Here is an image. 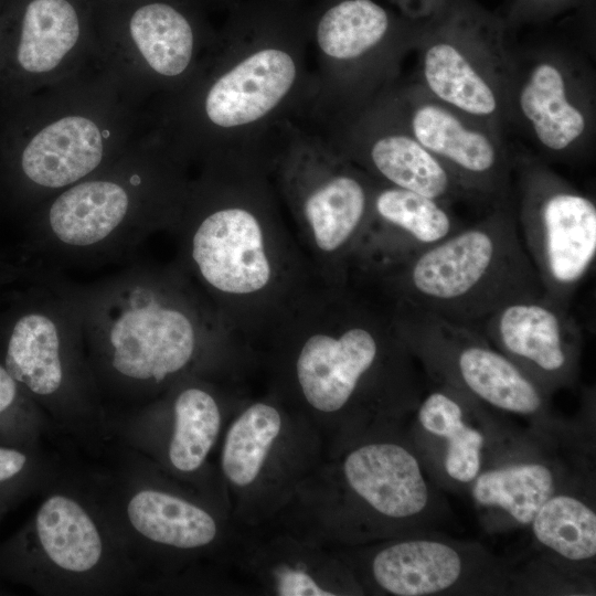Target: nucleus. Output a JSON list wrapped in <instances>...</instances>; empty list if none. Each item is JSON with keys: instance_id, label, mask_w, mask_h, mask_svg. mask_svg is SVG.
Instances as JSON below:
<instances>
[{"instance_id": "nucleus-1", "label": "nucleus", "mask_w": 596, "mask_h": 596, "mask_svg": "<svg viewBox=\"0 0 596 596\" xmlns=\"http://www.w3.org/2000/svg\"><path fill=\"white\" fill-rule=\"evenodd\" d=\"M268 337L296 392L318 413L336 414L358 402L405 403L415 395L413 354L387 308L352 284H316Z\"/></svg>"}, {"instance_id": "nucleus-2", "label": "nucleus", "mask_w": 596, "mask_h": 596, "mask_svg": "<svg viewBox=\"0 0 596 596\" xmlns=\"http://www.w3.org/2000/svg\"><path fill=\"white\" fill-rule=\"evenodd\" d=\"M221 202L194 226L190 258L238 337L267 336L316 284L259 171L236 162Z\"/></svg>"}, {"instance_id": "nucleus-3", "label": "nucleus", "mask_w": 596, "mask_h": 596, "mask_svg": "<svg viewBox=\"0 0 596 596\" xmlns=\"http://www.w3.org/2000/svg\"><path fill=\"white\" fill-rule=\"evenodd\" d=\"M353 281L372 284L384 305L418 308L476 331L501 307L545 295L521 242L512 202Z\"/></svg>"}, {"instance_id": "nucleus-4", "label": "nucleus", "mask_w": 596, "mask_h": 596, "mask_svg": "<svg viewBox=\"0 0 596 596\" xmlns=\"http://www.w3.org/2000/svg\"><path fill=\"white\" fill-rule=\"evenodd\" d=\"M13 574L47 594H103L139 584L138 572L81 479L60 475L7 547Z\"/></svg>"}, {"instance_id": "nucleus-5", "label": "nucleus", "mask_w": 596, "mask_h": 596, "mask_svg": "<svg viewBox=\"0 0 596 596\" xmlns=\"http://www.w3.org/2000/svg\"><path fill=\"white\" fill-rule=\"evenodd\" d=\"M279 174L316 278L327 286L351 284L377 181L347 158L316 149L290 153Z\"/></svg>"}, {"instance_id": "nucleus-6", "label": "nucleus", "mask_w": 596, "mask_h": 596, "mask_svg": "<svg viewBox=\"0 0 596 596\" xmlns=\"http://www.w3.org/2000/svg\"><path fill=\"white\" fill-rule=\"evenodd\" d=\"M114 471L81 479L125 546L139 578L161 552L209 547L219 535L213 514L168 490L149 467L124 454Z\"/></svg>"}, {"instance_id": "nucleus-7", "label": "nucleus", "mask_w": 596, "mask_h": 596, "mask_svg": "<svg viewBox=\"0 0 596 596\" xmlns=\"http://www.w3.org/2000/svg\"><path fill=\"white\" fill-rule=\"evenodd\" d=\"M519 235L544 294L568 308L596 256V205L547 168L519 173Z\"/></svg>"}, {"instance_id": "nucleus-8", "label": "nucleus", "mask_w": 596, "mask_h": 596, "mask_svg": "<svg viewBox=\"0 0 596 596\" xmlns=\"http://www.w3.org/2000/svg\"><path fill=\"white\" fill-rule=\"evenodd\" d=\"M387 309L409 352L443 385L511 413L532 415L543 408L544 392L480 332L418 308Z\"/></svg>"}, {"instance_id": "nucleus-9", "label": "nucleus", "mask_w": 596, "mask_h": 596, "mask_svg": "<svg viewBox=\"0 0 596 596\" xmlns=\"http://www.w3.org/2000/svg\"><path fill=\"white\" fill-rule=\"evenodd\" d=\"M105 422L108 438L117 441L125 455L190 476L207 459L222 416L219 402L209 390L188 385L172 398L168 421L155 411H134L107 414Z\"/></svg>"}, {"instance_id": "nucleus-10", "label": "nucleus", "mask_w": 596, "mask_h": 596, "mask_svg": "<svg viewBox=\"0 0 596 596\" xmlns=\"http://www.w3.org/2000/svg\"><path fill=\"white\" fill-rule=\"evenodd\" d=\"M543 392L574 375L582 344L576 320L545 295L510 302L477 330Z\"/></svg>"}, {"instance_id": "nucleus-11", "label": "nucleus", "mask_w": 596, "mask_h": 596, "mask_svg": "<svg viewBox=\"0 0 596 596\" xmlns=\"http://www.w3.org/2000/svg\"><path fill=\"white\" fill-rule=\"evenodd\" d=\"M199 348L191 313L150 299L125 310L110 328L108 364L123 380L158 386L185 371Z\"/></svg>"}, {"instance_id": "nucleus-12", "label": "nucleus", "mask_w": 596, "mask_h": 596, "mask_svg": "<svg viewBox=\"0 0 596 596\" xmlns=\"http://www.w3.org/2000/svg\"><path fill=\"white\" fill-rule=\"evenodd\" d=\"M473 199L492 205L510 199L511 167L498 141L477 123L437 99L414 104L408 130Z\"/></svg>"}, {"instance_id": "nucleus-13", "label": "nucleus", "mask_w": 596, "mask_h": 596, "mask_svg": "<svg viewBox=\"0 0 596 596\" xmlns=\"http://www.w3.org/2000/svg\"><path fill=\"white\" fill-rule=\"evenodd\" d=\"M462 226L450 205L376 182L371 215L353 258L351 279L424 251Z\"/></svg>"}, {"instance_id": "nucleus-14", "label": "nucleus", "mask_w": 596, "mask_h": 596, "mask_svg": "<svg viewBox=\"0 0 596 596\" xmlns=\"http://www.w3.org/2000/svg\"><path fill=\"white\" fill-rule=\"evenodd\" d=\"M298 77L295 56L279 46L249 52L210 87L204 109L216 127H249L272 114L289 95Z\"/></svg>"}, {"instance_id": "nucleus-15", "label": "nucleus", "mask_w": 596, "mask_h": 596, "mask_svg": "<svg viewBox=\"0 0 596 596\" xmlns=\"http://www.w3.org/2000/svg\"><path fill=\"white\" fill-rule=\"evenodd\" d=\"M350 489L369 508L390 519H408L428 502L417 458L395 443H370L347 455L342 466Z\"/></svg>"}, {"instance_id": "nucleus-16", "label": "nucleus", "mask_w": 596, "mask_h": 596, "mask_svg": "<svg viewBox=\"0 0 596 596\" xmlns=\"http://www.w3.org/2000/svg\"><path fill=\"white\" fill-rule=\"evenodd\" d=\"M565 66L556 57L533 62L519 82L517 102L536 141L550 153L565 155L588 128Z\"/></svg>"}, {"instance_id": "nucleus-17", "label": "nucleus", "mask_w": 596, "mask_h": 596, "mask_svg": "<svg viewBox=\"0 0 596 596\" xmlns=\"http://www.w3.org/2000/svg\"><path fill=\"white\" fill-rule=\"evenodd\" d=\"M362 170L381 183L409 190L450 205L471 200L453 173L408 131H389L354 156Z\"/></svg>"}, {"instance_id": "nucleus-18", "label": "nucleus", "mask_w": 596, "mask_h": 596, "mask_svg": "<svg viewBox=\"0 0 596 596\" xmlns=\"http://www.w3.org/2000/svg\"><path fill=\"white\" fill-rule=\"evenodd\" d=\"M422 75L433 98L475 121L493 120L500 110L493 75L462 44L445 39L429 43L422 54Z\"/></svg>"}, {"instance_id": "nucleus-19", "label": "nucleus", "mask_w": 596, "mask_h": 596, "mask_svg": "<svg viewBox=\"0 0 596 596\" xmlns=\"http://www.w3.org/2000/svg\"><path fill=\"white\" fill-rule=\"evenodd\" d=\"M4 368L32 395L46 401V417L62 433L64 413L61 392L66 370L54 322L39 313L20 318L12 329Z\"/></svg>"}, {"instance_id": "nucleus-20", "label": "nucleus", "mask_w": 596, "mask_h": 596, "mask_svg": "<svg viewBox=\"0 0 596 596\" xmlns=\"http://www.w3.org/2000/svg\"><path fill=\"white\" fill-rule=\"evenodd\" d=\"M102 158L103 140L96 124L86 117L68 116L31 139L22 152L21 167L34 183L61 188L92 172Z\"/></svg>"}, {"instance_id": "nucleus-21", "label": "nucleus", "mask_w": 596, "mask_h": 596, "mask_svg": "<svg viewBox=\"0 0 596 596\" xmlns=\"http://www.w3.org/2000/svg\"><path fill=\"white\" fill-rule=\"evenodd\" d=\"M459 553L441 542L411 540L381 550L373 558L377 585L392 595L423 596L445 590L460 577Z\"/></svg>"}, {"instance_id": "nucleus-22", "label": "nucleus", "mask_w": 596, "mask_h": 596, "mask_svg": "<svg viewBox=\"0 0 596 596\" xmlns=\"http://www.w3.org/2000/svg\"><path fill=\"white\" fill-rule=\"evenodd\" d=\"M128 195L117 183L89 181L62 193L52 204L49 222L54 235L74 246L93 245L124 220Z\"/></svg>"}, {"instance_id": "nucleus-23", "label": "nucleus", "mask_w": 596, "mask_h": 596, "mask_svg": "<svg viewBox=\"0 0 596 596\" xmlns=\"http://www.w3.org/2000/svg\"><path fill=\"white\" fill-rule=\"evenodd\" d=\"M390 29L386 10L373 0H341L316 25V42L327 57L349 62L377 47Z\"/></svg>"}, {"instance_id": "nucleus-24", "label": "nucleus", "mask_w": 596, "mask_h": 596, "mask_svg": "<svg viewBox=\"0 0 596 596\" xmlns=\"http://www.w3.org/2000/svg\"><path fill=\"white\" fill-rule=\"evenodd\" d=\"M132 41L148 65L158 74L177 76L189 66L194 36L182 12L164 2L138 8L129 22Z\"/></svg>"}, {"instance_id": "nucleus-25", "label": "nucleus", "mask_w": 596, "mask_h": 596, "mask_svg": "<svg viewBox=\"0 0 596 596\" xmlns=\"http://www.w3.org/2000/svg\"><path fill=\"white\" fill-rule=\"evenodd\" d=\"M79 36L75 8L67 0H32L24 12L18 62L30 73L55 68Z\"/></svg>"}, {"instance_id": "nucleus-26", "label": "nucleus", "mask_w": 596, "mask_h": 596, "mask_svg": "<svg viewBox=\"0 0 596 596\" xmlns=\"http://www.w3.org/2000/svg\"><path fill=\"white\" fill-rule=\"evenodd\" d=\"M280 412L267 402L249 405L233 422L225 436L221 466L227 481L252 485L260 473L281 430Z\"/></svg>"}, {"instance_id": "nucleus-27", "label": "nucleus", "mask_w": 596, "mask_h": 596, "mask_svg": "<svg viewBox=\"0 0 596 596\" xmlns=\"http://www.w3.org/2000/svg\"><path fill=\"white\" fill-rule=\"evenodd\" d=\"M418 419L425 430L447 441V475L464 483L473 480L480 468L483 436L464 423L460 394L441 385L423 401Z\"/></svg>"}, {"instance_id": "nucleus-28", "label": "nucleus", "mask_w": 596, "mask_h": 596, "mask_svg": "<svg viewBox=\"0 0 596 596\" xmlns=\"http://www.w3.org/2000/svg\"><path fill=\"white\" fill-rule=\"evenodd\" d=\"M554 492V477L538 462L488 470L477 477L472 496L486 507H498L521 524H529Z\"/></svg>"}, {"instance_id": "nucleus-29", "label": "nucleus", "mask_w": 596, "mask_h": 596, "mask_svg": "<svg viewBox=\"0 0 596 596\" xmlns=\"http://www.w3.org/2000/svg\"><path fill=\"white\" fill-rule=\"evenodd\" d=\"M536 540L571 561L596 554V514L577 498L551 496L532 520Z\"/></svg>"}, {"instance_id": "nucleus-30", "label": "nucleus", "mask_w": 596, "mask_h": 596, "mask_svg": "<svg viewBox=\"0 0 596 596\" xmlns=\"http://www.w3.org/2000/svg\"><path fill=\"white\" fill-rule=\"evenodd\" d=\"M18 393L19 384L0 364V444L42 450V439L57 432L42 415L18 413Z\"/></svg>"}, {"instance_id": "nucleus-31", "label": "nucleus", "mask_w": 596, "mask_h": 596, "mask_svg": "<svg viewBox=\"0 0 596 596\" xmlns=\"http://www.w3.org/2000/svg\"><path fill=\"white\" fill-rule=\"evenodd\" d=\"M60 475L41 450L0 444V491L45 489Z\"/></svg>"}, {"instance_id": "nucleus-32", "label": "nucleus", "mask_w": 596, "mask_h": 596, "mask_svg": "<svg viewBox=\"0 0 596 596\" xmlns=\"http://www.w3.org/2000/svg\"><path fill=\"white\" fill-rule=\"evenodd\" d=\"M274 588L280 596H332L334 592L323 588L312 575L296 567H285L275 573Z\"/></svg>"}]
</instances>
